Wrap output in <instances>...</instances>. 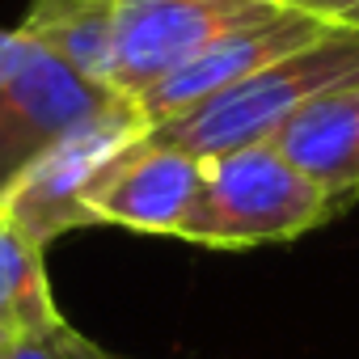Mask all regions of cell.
<instances>
[{"instance_id":"6da1fadb","label":"cell","mask_w":359,"mask_h":359,"mask_svg":"<svg viewBox=\"0 0 359 359\" xmlns=\"http://www.w3.org/2000/svg\"><path fill=\"white\" fill-rule=\"evenodd\" d=\"M359 81V30L355 26H325L313 43L296 47L292 55L266 64L262 72L245 76L241 85L191 106L148 135L173 144L191 156H216L245 144L271 140L296 110L313 97L355 85Z\"/></svg>"},{"instance_id":"7a4b0ae2","label":"cell","mask_w":359,"mask_h":359,"mask_svg":"<svg viewBox=\"0 0 359 359\" xmlns=\"http://www.w3.org/2000/svg\"><path fill=\"white\" fill-rule=\"evenodd\" d=\"M334 216L330 195L262 140L203 156V187L177 237L208 250H254L296 241Z\"/></svg>"},{"instance_id":"3957f363","label":"cell","mask_w":359,"mask_h":359,"mask_svg":"<svg viewBox=\"0 0 359 359\" xmlns=\"http://www.w3.org/2000/svg\"><path fill=\"white\" fill-rule=\"evenodd\" d=\"M148 131L152 127L135 106V97L114 93L97 114L64 131L51 148H43L0 191V203L39 245H51L72 229H93L89 224L93 187L140 140H148Z\"/></svg>"},{"instance_id":"277c9868","label":"cell","mask_w":359,"mask_h":359,"mask_svg":"<svg viewBox=\"0 0 359 359\" xmlns=\"http://www.w3.org/2000/svg\"><path fill=\"white\" fill-rule=\"evenodd\" d=\"M279 0H118L114 93L140 97L220 34L266 18Z\"/></svg>"},{"instance_id":"5b68a950","label":"cell","mask_w":359,"mask_h":359,"mask_svg":"<svg viewBox=\"0 0 359 359\" xmlns=\"http://www.w3.org/2000/svg\"><path fill=\"white\" fill-rule=\"evenodd\" d=\"M325 26H334V22H325L317 13H304V9H292V5H275L266 18L245 22V26L220 34L216 43H208L195 60H187L177 72H169L148 93H140L135 106L144 110L148 127H161L177 114H187L191 106L241 85L245 76L262 72L266 64L292 55L296 47L313 43Z\"/></svg>"},{"instance_id":"8992f818","label":"cell","mask_w":359,"mask_h":359,"mask_svg":"<svg viewBox=\"0 0 359 359\" xmlns=\"http://www.w3.org/2000/svg\"><path fill=\"white\" fill-rule=\"evenodd\" d=\"M114 93L76 76L64 60L47 55L43 47L30 64L0 85V191L64 131L97 114Z\"/></svg>"},{"instance_id":"52a82bcc","label":"cell","mask_w":359,"mask_h":359,"mask_svg":"<svg viewBox=\"0 0 359 359\" xmlns=\"http://www.w3.org/2000/svg\"><path fill=\"white\" fill-rule=\"evenodd\" d=\"M203 187V156L161 140H140L89 195V224L148 237H177Z\"/></svg>"},{"instance_id":"ba28073f","label":"cell","mask_w":359,"mask_h":359,"mask_svg":"<svg viewBox=\"0 0 359 359\" xmlns=\"http://www.w3.org/2000/svg\"><path fill=\"white\" fill-rule=\"evenodd\" d=\"M271 144L330 195L334 212L359 199V81L313 97Z\"/></svg>"},{"instance_id":"9c48e42d","label":"cell","mask_w":359,"mask_h":359,"mask_svg":"<svg viewBox=\"0 0 359 359\" xmlns=\"http://www.w3.org/2000/svg\"><path fill=\"white\" fill-rule=\"evenodd\" d=\"M114 5L118 0H34L18 30L76 76L114 93Z\"/></svg>"},{"instance_id":"30bf717a","label":"cell","mask_w":359,"mask_h":359,"mask_svg":"<svg viewBox=\"0 0 359 359\" xmlns=\"http://www.w3.org/2000/svg\"><path fill=\"white\" fill-rule=\"evenodd\" d=\"M43 250L0 203V346L64 321Z\"/></svg>"},{"instance_id":"8fae6325","label":"cell","mask_w":359,"mask_h":359,"mask_svg":"<svg viewBox=\"0 0 359 359\" xmlns=\"http://www.w3.org/2000/svg\"><path fill=\"white\" fill-rule=\"evenodd\" d=\"M0 359H118L110 351H102L93 338H85L76 325H68V317L51 330L26 334L0 346Z\"/></svg>"},{"instance_id":"7c38bea8","label":"cell","mask_w":359,"mask_h":359,"mask_svg":"<svg viewBox=\"0 0 359 359\" xmlns=\"http://www.w3.org/2000/svg\"><path fill=\"white\" fill-rule=\"evenodd\" d=\"M34 51H39V47H34L22 30H0V85L13 81V76L30 64Z\"/></svg>"},{"instance_id":"4fadbf2b","label":"cell","mask_w":359,"mask_h":359,"mask_svg":"<svg viewBox=\"0 0 359 359\" xmlns=\"http://www.w3.org/2000/svg\"><path fill=\"white\" fill-rule=\"evenodd\" d=\"M279 5H292V9L317 13L334 26H355L359 30V0H279Z\"/></svg>"}]
</instances>
